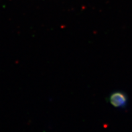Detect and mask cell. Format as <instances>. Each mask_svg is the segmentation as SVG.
<instances>
[{
    "instance_id": "6da1fadb",
    "label": "cell",
    "mask_w": 132,
    "mask_h": 132,
    "mask_svg": "<svg viewBox=\"0 0 132 132\" xmlns=\"http://www.w3.org/2000/svg\"><path fill=\"white\" fill-rule=\"evenodd\" d=\"M109 103L116 108H126L128 103L127 94L123 91H116L113 93L109 97Z\"/></svg>"
}]
</instances>
